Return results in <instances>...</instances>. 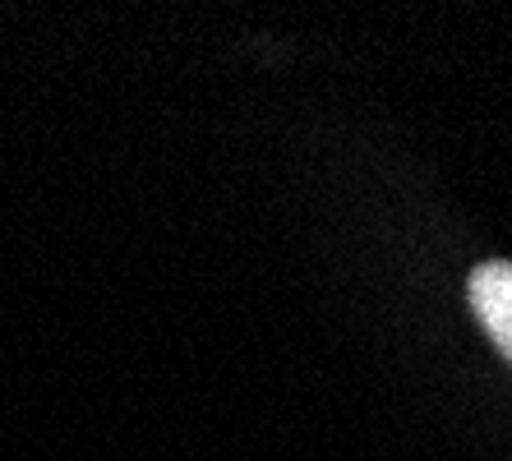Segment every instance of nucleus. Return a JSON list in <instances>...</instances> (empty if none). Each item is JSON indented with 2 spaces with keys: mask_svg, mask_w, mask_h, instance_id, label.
<instances>
[{
  "mask_svg": "<svg viewBox=\"0 0 512 461\" xmlns=\"http://www.w3.org/2000/svg\"><path fill=\"white\" fill-rule=\"evenodd\" d=\"M471 309L485 323V332L494 337V346L503 351V360L512 365V263L489 259L471 272Z\"/></svg>",
  "mask_w": 512,
  "mask_h": 461,
  "instance_id": "obj_1",
  "label": "nucleus"
}]
</instances>
